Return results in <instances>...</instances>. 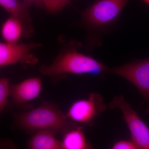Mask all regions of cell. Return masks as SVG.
Instances as JSON below:
<instances>
[{
  "mask_svg": "<svg viewBox=\"0 0 149 149\" xmlns=\"http://www.w3.org/2000/svg\"><path fill=\"white\" fill-rule=\"evenodd\" d=\"M80 45L77 42L68 43L52 64L40 67V73L59 80L69 74H89L103 77L108 73V67L92 57L79 52L77 49Z\"/></svg>",
  "mask_w": 149,
  "mask_h": 149,
  "instance_id": "cell-1",
  "label": "cell"
},
{
  "mask_svg": "<svg viewBox=\"0 0 149 149\" xmlns=\"http://www.w3.org/2000/svg\"><path fill=\"white\" fill-rule=\"evenodd\" d=\"M13 117L14 128L30 134L42 130L63 134L81 125L70 120L58 106L48 102L29 111L16 113Z\"/></svg>",
  "mask_w": 149,
  "mask_h": 149,
  "instance_id": "cell-2",
  "label": "cell"
},
{
  "mask_svg": "<svg viewBox=\"0 0 149 149\" xmlns=\"http://www.w3.org/2000/svg\"><path fill=\"white\" fill-rule=\"evenodd\" d=\"M129 0H95L82 14L88 30L89 49L100 45L101 38L120 16Z\"/></svg>",
  "mask_w": 149,
  "mask_h": 149,
  "instance_id": "cell-3",
  "label": "cell"
},
{
  "mask_svg": "<svg viewBox=\"0 0 149 149\" xmlns=\"http://www.w3.org/2000/svg\"><path fill=\"white\" fill-rule=\"evenodd\" d=\"M110 109H118L122 112L130 133L131 141L138 149H149V128L122 95L116 96L109 103Z\"/></svg>",
  "mask_w": 149,
  "mask_h": 149,
  "instance_id": "cell-4",
  "label": "cell"
},
{
  "mask_svg": "<svg viewBox=\"0 0 149 149\" xmlns=\"http://www.w3.org/2000/svg\"><path fill=\"white\" fill-rule=\"evenodd\" d=\"M108 73L120 76L135 86L146 103V111L149 114V57L108 68Z\"/></svg>",
  "mask_w": 149,
  "mask_h": 149,
  "instance_id": "cell-5",
  "label": "cell"
},
{
  "mask_svg": "<svg viewBox=\"0 0 149 149\" xmlns=\"http://www.w3.org/2000/svg\"><path fill=\"white\" fill-rule=\"evenodd\" d=\"M107 108L102 96L98 93H93L89 94L87 98L72 103L66 116L70 120L77 124L92 126Z\"/></svg>",
  "mask_w": 149,
  "mask_h": 149,
  "instance_id": "cell-6",
  "label": "cell"
},
{
  "mask_svg": "<svg viewBox=\"0 0 149 149\" xmlns=\"http://www.w3.org/2000/svg\"><path fill=\"white\" fill-rule=\"evenodd\" d=\"M39 43L10 44L0 42V67L20 63L34 66L38 62L32 51L39 47Z\"/></svg>",
  "mask_w": 149,
  "mask_h": 149,
  "instance_id": "cell-7",
  "label": "cell"
},
{
  "mask_svg": "<svg viewBox=\"0 0 149 149\" xmlns=\"http://www.w3.org/2000/svg\"><path fill=\"white\" fill-rule=\"evenodd\" d=\"M42 80L39 77H31L18 84L10 85V96L14 105L26 106L29 102L37 97L42 91Z\"/></svg>",
  "mask_w": 149,
  "mask_h": 149,
  "instance_id": "cell-8",
  "label": "cell"
},
{
  "mask_svg": "<svg viewBox=\"0 0 149 149\" xmlns=\"http://www.w3.org/2000/svg\"><path fill=\"white\" fill-rule=\"evenodd\" d=\"M1 33L6 42L10 44H17L22 37L30 35L22 22L12 16L3 24Z\"/></svg>",
  "mask_w": 149,
  "mask_h": 149,
  "instance_id": "cell-9",
  "label": "cell"
},
{
  "mask_svg": "<svg viewBox=\"0 0 149 149\" xmlns=\"http://www.w3.org/2000/svg\"><path fill=\"white\" fill-rule=\"evenodd\" d=\"M0 6L10 14L11 16L18 19L24 25L28 32L32 33L33 29L32 19L29 14V6L19 0H0Z\"/></svg>",
  "mask_w": 149,
  "mask_h": 149,
  "instance_id": "cell-10",
  "label": "cell"
},
{
  "mask_svg": "<svg viewBox=\"0 0 149 149\" xmlns=\"http://www.w3.org/2000/svg\"><path fill=\"white\" fill-rule=\"evenodd\" d=\"M27 147L30 149H62L61 141L53 133L47 130L35 133L28 141Z\"/></svg>",
  "mask_w": 149,
  "mask_h": 149,
  "instance_id": "cell-11",
  "label": "cell"
},
{
  "mask_svg": "<svg viewBox=\"0 0 149 149\" xmlns=\"http://www.w3.org/2000/svg\"><path fill=\"white\" fill-rule=\"evenodd\" d=\"M83 125L70 129L63 133L61 141L62 149H88L93 148L86 140L83 132Z\"/></svg>",
  "mask_w": 149,
  "mask_h": 149,
  "instance_id": "cell-12",
  "label": "cell"
},
{
  "mask_svg": "<svg viewBox=\"0 0 149 149\" xmlns=\"http://www.w3.org/2000/svg\"><path fill=\"white\" fill-rule=\"evenodd\" d=\"M10 85L8 78L2 77L0 79V117L8 104Z\"/></svg>",
  "mask_w": 149,
  "mask_h": 149,
  "instance_id": "cell-13",
  "label": "cell"
},
{
  "mask_svg": "<svg viewBox=\"0 0 149 149\" xmlns=\"http://www.w3.org/2000/svg\"><path fill=\"white\" fill-rule=\"evenodd\" d=\"M72 0H43L44 6L50 12L61 10Z\"/></svg>",
  "mask_w": 149,
  "mask_h": 149,
  "instance_id": "cell-14",
  "label": "cell"
},
{
  "mask_svg": "<svg viewBox=\"0 0 149 149\" xmlns=\"http://www.w3.org/2000/svg\"><path fill=\"white\" fill-rule=\"evenodd\" d=\"M113 149H137V146L132 141H120L116 142L112 146Z\"/></svg>",
  "mask_w": 149,
  "mask_h": 149,
  "instance_id": "cell-15",
  "label": "cell"
},
{
  "mask_svg": "<svg viewBox=\"0 0 149 149\" xmlns=\"http://www.w3.org/2000/svg\"><path fill=\"white\" fill-rule=\"evenodd\" d=\"M14 148H16V147L11 141L0 140V149Z\"/></svg>",
  "mask_w": 149,
  "mask_h": 149,
  "instance_id": "cell-16",
  "label": "cell"
},
{
  "mask_svg": "<svg viewBox=\"0 0 149 149\" xmlns=\"http://www.w3.org/2000/svg\"><path fill=\"white\" fill-rule=\"evenodd\" d=\"M24 2L29 6L32 4L39 6H44L43 0H24Z\"/></svg>",
  "mask_w": 149,
  "mask_h": 149,
  "instance_id": "cell-17",
  "label": "cell"
},
{
  "mask_svg": "<svg viewBox=\"0 0 149 149\" xmlns=\"http://www.w3.org/2000/svg\"><path fill=\"white\" fill-rule=\"evenodd\" d=\"M141 1H143L144 2L149 5V0H141Z\"/></svg>",
  "mask_w": 149,
  "mask_h": 149,
  "instance_id": "cell-18",
  "label": "cell"
}]
</instances>
